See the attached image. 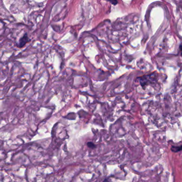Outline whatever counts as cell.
<instances>
[{
  "mask_svg": "<svg viewBox=\"0 0 182 182\" xmlns=\"http://www.w3.org/2000/svg\"><path fill=\"white\" fill-rule=\"evenodd\" d=\"M87 145L88 147H89V148H96V145L91 142H88L87 144Z\"/></svg>",
  "mask_w": 182,
  "mask_h": 182,
  "instance_id": "2",
  "label": "cell"
},
{
  "mask_svg": "<svg viewBox=\"0 0 182 182\" xmlns=\"http://www.w3.org/2000/svg\"><path fill=\"white\" fill-rule=\"evenodd\" d=\"M181 147H182L181 145H180L179 146H172L171 147V150H172V152L176 153V152H178L180 151L181 150Z\"/></svg>",
  "mask_w": 182,
  "mask_h": 182,
  "instance_id": "1",
  "label": "cell"
}]
</instances>
